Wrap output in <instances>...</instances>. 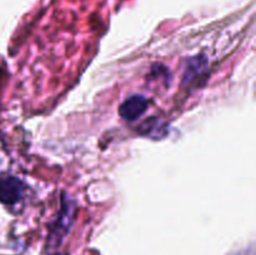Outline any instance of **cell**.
Returning a JSON list of instances; mask_svg holds the SVG:
<instances>
[{
	"instance_id": "cell-1",
	"label": "cell",
	"mask_w": 256,
	"mask_h": 255,
	"mask_svg": "<svg viewBox=\"0 0 256 255\" xmlns=\"http://www.w3.org/2000/svg\"><path fill=\"white\" fill-rule=\"evenodd\" d=\"M148 109V100L142 95H132L122 102L119 108V114L122 119L128 122H134L142 116Z\"/></svg>"
},
{
	"instance_id": "cell-2",
	"label": "cell",
	"mask_w": 256,
	"mask_h": 255,
	"mask_svg": "<svg viewBox=\"0 0 256 255\" xmlns=\"http://www.w3.org/2000/svg\"><path fill=\"white\" fill-rule=\"evenodd\" d=\"M22 184L14 176H6L0 179V202L2 204H15L22 195Z\"/></svg>"
}]
</instances>
